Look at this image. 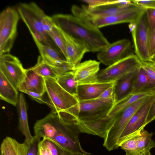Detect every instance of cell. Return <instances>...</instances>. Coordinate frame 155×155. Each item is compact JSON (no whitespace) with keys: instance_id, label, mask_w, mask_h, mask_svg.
I'll return each instance as SVG.
<instances>
[{"instance_id":"obj_34","label":"cell","mask_w":155,"mask_h":155,"mask_svg":"<svg viewBox=\"0 0 155 155\" xmlns=\"http://www.w3.org/2000/svg\"><path fill=\"white\" fill-rule=\"evenodd\" d=\"M40 138L34 136L32 141L28 145L27 155H39V147Z\"/></svg>"},{"instance_id":"obj_35","label":"cell","mask_w":155,"mask_h":155,"mask_svg":"<svg viewBox=\"0 0 155 155\" xmlns=\"http://www.w3.org/2000/svg\"><path fill=\"white\" fill-rule=\"evenodd\" d=\"M42 23L45 31L48 35L54 25L51 17L46 15L43 18Z\"/></svg>"},{"instance_id":"obj_9","label":"cell","mask_w":155,"mask_h":155,"mask_svg":"<svg viewBox=\"0 0 155 155\" xmlns=\"http://www.w3.org/2000/svg\"><path fill=\"white\" fill-rule=\"evenodd\" d=\"M141 64V61L137 56L131 54L99 72L98 81L101 83L116 81L130 72L140 68Z\"/></svg>"},{"instance_id":"obj_3","label":"cell","mask_w":155,"mask_h":155,"mask_svg":"<svg viewBox=\"0 0 155 155\" xmlns=\"http://www.w3.org/2000/svg\"><path fill=\"white\" fill-rule=\"evenodd\" d=\"M45 78L46 92L52 111L57 112L66 122L77 123L79 112V101L77 97L64 90L56 79Z\"/></svg>"},{"instance_id":"obj_37","label":"cell","mask_w":155,"mask_h":155,"mask_svg":"<svg viewBox=\"0 0 155 155\" xmlns=\"http://www.w3.org/2000/svg\"><path fill=\"white\" fill-rule=\"evenodd\" d=\"M23 93L29 95L38 103L41 104H45L49 107L50 106V103L48 99H45L43 97V95L29 91H25Z\"/></svg>"},{"instance_id":"obj_19","label":"cell","mask_w":155,"mask_h":155,"mask_svg":"<svg viewBox=\"0 0 155 155\" xmlns=\"http://www.w3.org/2000/svg\"><path fill=\"white\" fill-rule=\"evenodd\" d=\"M116 81L79 84L77 97L79 101L97 98L104 91L113 86Z\"/></svg>"},{"instance_id":"obj_26","label":"cell","mask_w":155,"mask_h":155,"mask_svg":"<svg viewBox=\"0 0 155 155\" xmlns=\"http://www.w3.org/2000/svg\"><path fill=\"white\" fill-rule=\"evenodd\" d=\"M28 69L33 71L44 78L56 79L64 74L45 62L40 55L38 56L37 63Z\"/></svg>"},{"instance_id":"obj_23","label":"cell","mask_w":155,"mask_h":155,"mask_svg":"<svg viewBox=\"0 0 155 155\" xmlns=\"http://www.w3.org/2000/svg\"><path fill=\"white\" fill-rule=\"evenodd\" d=\"M18 94L16 89L0 71V98L14 106L18 104Z\"/></svg>"},{"instance_id":"obj_41","label":"cell","mask_w":155,"mask_h":155,"mask_svg":"<svg viewBox=\"0 0 155 155\" xmlns=\"http://www.w3.org/2000/svg\"><path fill=\"white\" fill-rule=\"evenodd\" d=\"M39 155H52L50 151L42 139L39 147Z\"/></svg>"},{"instance_id":"obj_31","label":"cell","mask_w":155,"mask_h":155,"mask_svg":"<svg viewBox=\"0 0 155 155\" xmlns=\"http://www.w3.org/2000/svg\"><path fill=\"white\" fill-rule=\"evenodd\" d=\"M140 134L132 137L120 145V147L125 152L126 154L129 155H140L137 150V145Z\"/></svg>"},{"instance_id":"obj_12","label":"cell","mask_w":155,"mask_h":155,"mask_svg":"<svg viewBox=\"0 0 155 155\" xmlns=\"http://www.w3.org/2000/svg\"><path fill=\"white\" fill-rule=\"evenodd\" d=\"M115 104L114 101H105L97 98L79 101L78 120L89 121L108 114Z\"/></svg>"},{"instance_id":"obj_22","label":"cell","mask_w":155,"mask_h":155,"mask_svg":"<svg viewBox=\"0 0 155 155\" xmlns=\"http://www.w3.org/2000/svg\"><path fill=\"white\" fill-rule=\"evenodd\" d=\"M18 114V128L25 137L24 142L28 144L33 140L34 136L31 135L28 126L26 102L23 94L20 93L17 104Z\"/></svg>"},{"instance_id":"obj_14","label":"cell","mask_w":155,"mask_h":155,"mask_svg":"<svg viewBox=\"0 0 155 155\" xmlns=\"http://www.w3.org/2000/svg\"><path fill=\"white\" fill-rule=\"evenodd\" d=\"M32 37L40 56L45 62L64 74L74 70V68L62 58L56 49L42 44L34 36Z\"/></svg>"},{"instance_id":"obj_29","label":"cell","mask_w":155,"mask_h":155,"mask_svg":"<svg viewBox=\"0 0 155 155\" xmlns=\"http://www.w3.org/2000/svg\"><path fill=\"white\" fill-rule=\"evenodd\" d=\"M153 133L143 130L137 143V150L139 155H148L151 154L150 150L155 147V142L152 139Z\"/></svg>"},{"instance_id":"obj_42","label":"cell","mask_w":155,"mask_h":155,"mask_svg":"<svg viewBox=\"0 0 155 155\" xmlns=\"http://www.w3.org/2000/svg\"><path fill=\"white\" fill-rule=\"evenodd\" d=\"M154 119H155V97L151 105L147 118V124Z\"/></svg>"},{"instance_id":"obj_4","label":"cell","mask_w":155,"mask_h":155,"mask_svg":"<svg viewBox=\"0 0 155 155\" xmlns=\"http://www.w3.org/2000/svg\"><path fill=\"white\" fill-rule=\"evenodd\" d=\"M145 11V8L134 3L129 8L121 13L107 16L93 15L86 9L84 5H74L71 8L72 15L98 28L120 23L134 22Z\"/></svg>"},{"instance_id":"obj_20","label":"cell","mask_w":155,"mask_h":155,"mask_svg":"<svg viewBox=\"0 0 155 155\" xmlns=\"http://www.w3.org/2000/svg\"><path fill=\"white\" fill-rule=\"evenodd\" d=\"M133 4L129 0H112L108 4L94 8H89L84 5L91 13L99 16H107L116 15L130 8Z\"/></svg>"},{"instance_id":"obj_15","label":"cell","mask_w":155,"mask_h":155,"mask_svg":"<svg viewBox=\"0 0 155 155\" xmlns=\"http://www.w3.org/2000/svg\"><path fill=\"white\" fill-rule=\"evenodd\" d=\"M114 117L106 115L89 121L78 120L77 124L81 133L98 136L104 139L112 125Z\"/></svg>"},{"instance_id":"obj_1","label":"cell","mask_w":155,"mask_h":155,"mask_svg":"<svg viewBox=\"0 0 155 155\" xmlns=\"http://www.w3.org/2000/svg\"><path fill=\"white\" fill-rule=\"evenodd\" d=\"M34 130L35 136L48 139L66 150L82 155H93L82 147L79 139L81 132L77 124L64 121L57 112L51 111L38 120Z\"/></svg>"},{"instance_id":"obj_18","label":"cell","mask_w":155,"mask_h":155,"mask_svg":"<svg viewBox=\"0 0 155 155\" xmlns=\"http://www.w3.org/2000/svg\"><path fill=\"white\" fill-rule=\"evenodd\" d=\"M139 68L130 72L116 81L114 87L115 104L132 94Z\"/></svg>"},{"instance_id":"obj_45","label":"cell","mask_w":155,"mask_h":155,"mask_svg":"<svg viewBox=\"0 0 155 155\" xmlns=\"http://www.w3.org/2000/svg\"><path fill=\"white\" fill-rule=\"evenodd\" d=\"M125 155H129L126 154ZM148 155H151V154H150Z\"/></svg>"},{"instance_id":"obj_43","label":"cell","mask_w":155,"mask_h":155,"mask_svg":"<svg viewBox=\"0 0 155 155\" xmlns=\"http://www.w3.org/2000/svg\"><path fill=\"white\" fill-rule=\"evenodd\" d=\"M59 147L61 155H82L81 154L71 152L59 146Z\"/></svg>"},{"instance_id":"obj_27","label":"cell","mask_w":155,"mask_h":155,"mask_svg":"<svg viewBox=\"0 0 155 155\" xmlns=\"http://www.w3.org/2000/svg\"><path fill=\"white\" fill-rule=\"evenodd\" d=\"M155 93L152 92H142L134 94L115 104L108 115L110 117L114 116L120 111L132 104L142 98L153 95Z\"/></svg>"},{"instance_id":"obj_13","label":"cell","mask_w":155,"mask_h":155,"mask_svg":"<svg viewBox=\"0 0 155 155\" xmlns=\"http://www.w3.org/2000/svg\"><path fill=\"white\" fill-rule=\"evenodd\" d=\"M131 43L127 39L119 40L110 43L104 49L98 52L97 58L100 62L109 66L131 54Z\"/></svg>"},{"instance_id":"obj_46","label":"cell","mask_w":155,"mask_h":155,"mask_svg":"<svg viewBox=\"0 0 155 155\" xmlns=\"http://www.w3.org/2000/svg\"><path fill=\"white\" fill-rule=\"evenodd\" d=\"M154 134H155V133H154Z\"/></svg>"},{"instance_id":"obj_28","label":"cell","mask_w":155,"mask_h":155,"mask_svg":"<svg viewBox=\"0 0 155 155\" xmlns=\"http://www.w3.org/2000/svg\"><path fill=\"white\" fill-rule=\"evenodd\" d=\"M56 79L58 83L64 90L77 97L78 84L74 79V74L72 71L58 76Z\"/></svg>"},{"instance_id":"obj_30","label":"cell","mask_w":155,"mask_h":155,"mask_svg":"<svg viewBox=\"0 0 155 155\" xmlns=\"http://www.w3.org/2000/svg\"><path fill=\"white\" fill-rule=\"evenodd\" d=\"M48 35L64 55L67 57L65 39L61 29L55 24Z\"/></svg>"},{"instance_id":"obj_5","label":"cell","mask_w":155,"mask_h":155,"mask_svg":"<svg viewBox=\"0 0 155 155\" xmlns=\"http://www.w3.org/2000/svg\"><path fill=\"white\" fill-rule=\"evenodd\" d=\"M17 10L31 36L42 44L56 49L54 43L43 28L42 20L46 15L44 11L34 2L21 3Z\"/></svg>"},{"instance_id":"obj_38","label":"cell","mask_w":155,"mask_h":155,"mask_svg":"<svg viewBox=\"0 0 155 155\" xmlns=\"http://www.w3.org/2000/svg\"><path fill=\"white\" fill-rule=\"evenodd\" d=\"M114 85L104 91L98 98L105 101H114Z\"/></svg>"},{"instance_id":"obj_39","label":"cell","mask_w":155,"mask_h":155,"mask_svg":"<svg viewBox=\"0 0 155 155\" xmlns=\"http://www.w3.org/2000/svg\"><path fill=\"white\" fill-rule=\"evenodd\" d=\"M132 2L144 8H155V0H133Z\"/></svg>"},{"instance_id":"obj_36","label":"cell","mask_w":155,"mask_h":155,"mask_svg":"<svg viewBox=\"0 0 155 155\" xmlns=\"http://www.w3.org/2000/svg\"><path fill=\"white\" fill-rule=\"evenodd\" d=\"M42 139L49 149L52 155H61L59 147L56 144L48 139Z\"/></svg>"},{"instance_id":"obj_7","label":"cell","mask_w":155,"mask_h":155,"mask_svg":"<svg viewBox=\"0 0 155 155\" xmlns=\"http://www.w3.org/2000/svg\"><path fill=\"white\" fill-rule=\"evenodd\" d=\"M17 10L9 7L0 14V55L9 53L17 35L19 18Z\"/></svg>"},{"instance_id":"obj_17","label":"cell","mask_w":155,"mask_h":155,"mask_svg":"<svg viewBox=\"0 0 155 155\" xmlns=\"http://www.w3.org/2000/svg\"><path fill=\"white\" fill-rule=\"evenodd\" d=\"M61 31L65 41L66 60L74 68L81 63L84 54L89 51L81 42Z\"/></svg>"},{"instance_id":"obj_16","label":"cell","mask_w":155,"mask_h":155,"mask_svg":"<svg viewBox=\"0 0 155 155\" xmlns=\"http://www.w3.org/2000/svg\"><path fill=\"white\" fill-rule=\"evenodd\" d=\"M100 62L90 60L80 63L72 71L74 79L79 84L98 82L97 75Z\"/></svg>"},{"instance_id":"obj_8","label":"cell","mask_w":155,"mask_h":155,"mask_svg":"<svg viewBox=\"0 0 155 155\" xmlns=\"http://www.w3.org/2000/svg\"><path fill=\"white\" fill-rule=\"evenodd\" d=\"M129 27L136 55L141 61L151 59L149 54L150 32L145 11L135 22L130 23Z\"/></svg>"},{"instance_id":"obj_24","label":"cell","mask_w":155,"mask_h":155,"mask_svg":"<svg viewBox=\"0 0 155 155\" xmlns=\"http://www.w3.org/2000/svg\"><path fill=\"white\" fill-rule=\"evenodd\" d=\"M28 145L25 142L20 143L15 139L7 137L3 140L0 146L2 155H27Z\"/></svg>"},{"instance_id":"obj_40","label":"cell","mask_w":155,"mask_h":155,"mask_svg":"<svg viewBox=\"0 0 155 155\" xmlns=\"http://www.w3.org/2000/svg\"><path fill=\"white\" fill-rule=\"evenodd\" d=\"M149 54L151 59L155 55V30L150 33Z\"/></svg>"},{"instance_id":"obj_44","label":"cell","mask_w":155,"mask_h":155,"mask_svg":"<svg viewBox=\"0 0 155 155\" xmlns=\"http://www.w3.org/2000/svg\"><path fill=\"white\" fill-rule=\"evenodd\" d=\"M151 59L155 61V55H154L153 56V57Z\"/></svg>"},{"instance_id":"obj_6","label":"cell","mask_w":155,"mask_h":155,"mask_svg":"<svg viewBox=\"0 0 155 155\" xmlns=\"http://www.w3.org/2000/svg\"><path fill=\"white\" fill-rule=\"evenodd\" d=\"M141 99L125 108L114 116V120L104 139L103 146L109 151L117 149L119 137L130 119L149 97Z\"/></svg>"},{"instance_id":"obj_33","label":"cell","mask_w":155,"mask_h":155,"mask_svg":"<svg viewBox=\"0 0 155 155\" xmlns=\"http://www.w3.org/2000/svg\"><path fill=\"white\" fill-rule=\"evenodd\" d=\"M145 12L150 33L155 30V8H146Z\"/></svg>"},{"instance_id":"obj_10","label":"cell","mask_w":155,"mask_h":155,"mask_svg":"<svg viewBox=\"0 0 155 155\" xmlns=\"http://www.w3.org/2000/svg\"><path fill=\"white\" fill-rule=\"evenodd\" d=\"M155 97V94L149 97L132 117L119 137L117 143L118 147L126 140L141 134L147 125V118Z\"/></svg>"},{"instance_id":"obj_2","label":"cell","mask_w":155,"mask_h":155,"mask_svg":"<svg viewBox=\"0 0 155 155\" xmlns=\"http://www.w3.org/2000/svg\"><path fill=\"white\" fill-rule=\"evenodd\" d=\"M51 18L58 28L83 43L89 52H98L110 44L99 28L72 14H58Z\"/></svg>"},{"instance_id":"obj_32","label":"cell","mask_w":155,"mask_h":155,"mask_svg":"<svg viewBox=\"0 0 155 155\" xmlns=\"http://www.w3.org/2000/svg\"><path fill=\"white\" fill-rule=\"evenodd\" d=\"M141 67L155 84V61L150 59L141 61Z\"/></svg>"},{"instance_id":"obj_25","label":"cell","mask_w":155,"mask_h":155,"mask_svg":"<svg viewBox=\"0 0 155 155\" xmlns=\"http://www.w3.org/2000/svg\"><path fill=\"white\" fill-rule=\"evenodd\" d=\"M147 92L155 93V84L141 66L135 79L132 94Z\"/></svg>"},{"instance_id":"obj_11","label":"cell","mask_w":155,"mask_h":155,"mask_svg":"<svg viewBox=\"0 0 155 155\" xmlns=\"http://www.w3.org/2000/svg\"><path fill=\"white\" fill-rule=\"evenodd\" d=\"M0 71L17 90L25 78L27 73L19 59L9 53L0 55Z\"/></svg>"},{"instance_id":"obj_21","label":"cell","mask_w":155,"mask_h":155,"mask_svg":"<svg viewBox=\"0 0 155 155\" xmlns=\"http://www.w3.org/2000/svg\"><path fill=\"white\" fill-rule=\"evenodd\" d=\"M26 76L20 86L18 90L29 91L44 95L46 92L44 78L35 72L27 69Z\"/></svg>"}]
</instances>
